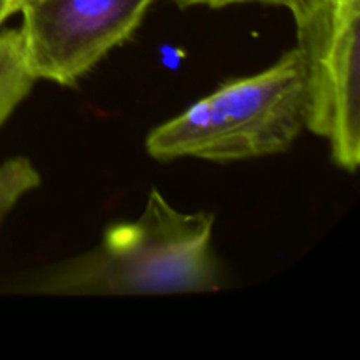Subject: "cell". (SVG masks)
I'll return each mask as SVG.
<instances>
[{
  "label": "cell",
  "instance_id": "1",
  "mask_svg": "<svg viewBox=\"0 0 360 360\" xmlns=\"http://www.w3.org/2000/svg\"><path fill=\"white\" fill-rule=\"evenodd\" d=\"M214 214L183 213L157 188L136 220L105 229L88 252L30 278V292L51 295H153L218 290Z\"/></svg>",
  "mask_w": 360,
  "mask_h": 360
},
{
  "label": "cell",
  "instance_id": "2",
  "mask_svg": "<svg viewBox=\"0 0 360 360\" xmlns=\"http://www.w3.org/2000/svg\"><path fill=\"white\" fill-rule=\"evenodd\" d=\"M304 130L301 49L285 51L252 76L232 77L146 137L151 158L241 162L290 150Z\"/></svg>",
  "mask_w": 360,
  "mask_h": 360
},
{
  "label": "cell",
  "instance_id": "3",
  "mask_svg": "<svg viewBox=\"0 0 360 360\" xmlns=\"http://www.w3.org/2000/svg\"><path fill=\"white\" fill-rule=\"evenodd\" d=\"M297 27L304 63V129L327 141L340 169L360 165V0H336Z\"/></svg>",
  "mask_w": 360,
  "mask_h": 360
},
{
  "label": "cell",
  "instance_id": "4",
  "mask_svg": "<svg viewBox=\"0 0 360 360\" xmlns=\"http://www.w3.org/2000/svg\"><path fill=\"white\" fill-rule=\"evenodd\" d=\"M155 0H32L18 28L35 81L74 86L139 28Z\"/></svg>",
  "mask_w": 360,
  "mask_h": 360
},
{
  "label": "cell",
  "instance_id": "5",
  "mask_svg": "<svg viewBox=\"0 0 360 360\" xmlns=\"http://www.w3.org/2000/svg\"><path fill=\"white\" fill-rule=\"evenodd\" d=\"M32 76L20 30L0 34V127L30 94Z\"/></svg>",
  "mask_w": 360,
  "mask_h": 360
},
{
  "label": "cell",
  "instance_id": "6",
  "mask_svg": "<svg viewBox=\"0 0 360 360\" xmlns=\"http://www.w3.org/2000/svg\"><path fill=\"white\" fill-rule=\"evenodd\" d=\"M41 186V172L27 157H14L0 165V224L27 193Z\"/></svg>",
  "mask_w": 360,
  "mask_h": 360
},
{
  "label": "cell",
  "instance_id": "7",
  "mask_svg": "<svg viewBox=\"0 0 360 360\" xmlns=\"http://www.w3.org/2000/svg\"><path fill=\"white\" fill-rule=\"evenodd\" d=\"M176 2L181 7L206 6L211 9H224V7L239 6V4H266V6L283 7V9L290 11L294 21H301L336 0H176Z\"/></svg>",
  "mask_w": 360,
  "mask_h": 360
},
{
  "label": "cell",
  "instance_id": "8",
  "mask_svg": "<svg viewBox=\"0 0 360 360\" xmlns=\"http://www.w3.org/2000/svg\"><path fill=\"white\" fill-rule=\"evenodd\" d=\"M16 13L14 11V0H0V27L9 16Z\"/></svg>",
  "mask_w": 360,
  "mask_h": 360
},
{
  "label": "cell",
  "instance_id": "9",
  "mask_svg": "<svg viewBox=\"0 0 360 360\" xmlns=\"http://www.w3.org/2000/svg\"><path fill=\"white\" fill-rule=\"evenodd\" d=\"M28 2H32V0H14V11H20L21 7L25 6V4H28Z\"/></svg>",
  "mask_w": 360,
  "mask_h": 360
}]
</instances>
